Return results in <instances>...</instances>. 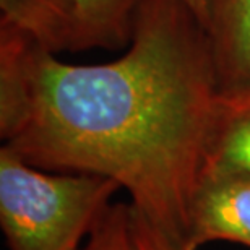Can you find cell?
Segmentation results:
<instances>
[{
  "instance_id": "7",
  "label": "cell",
  "mask_w": 250,
  "mask_h": 250,
  "mask_svg": "<svg viewBox=\"0 0 250 250\" xmlns=\"http://www.w3.org/2000/svg\"><path fill=\"white\" fill-rule=\"evenodd\" d=\"M77 28V51L130 42L142 0H67Z\"/></svg>"
},
{
  "instance_id": "6",
  "label": "cell",
  "mask_w": 250,
  "mask_h": 250,
  "mask_svg": "<svg viewBox=\"0 0 250 250\" xmlns=\"http://www.w3.org/2000/svg\"><path fill=\"white\" fill-rule=\"evenodd\" d=\"M2 24L15 28L52 54L77 51V28L67 0H0Z\"/></svg>"
},
{
  "instance_id": "1",
  "label": "cell",
  "mask_w": 250,
  "mask_h": 250,
  "mask_svg": "<svg viewBox=\"0 0 250 250\" xmlns=\"http://www.w3.org/2000/svg\"><path fill=\"white\" fill-rule=\"evenodd\" d=\"M219 82L184 0H142L127 52L70 65L0 26V135L34 167L117 182L177 247L202 179Z\"/></svg>"
},
{
  "instance_id": "4",
  "label": "cell",
  "mask_w": 250,
  "mask_h": 250,
  "mask_svg": "<svg viewBox=\"0 0 250 250\" xmlns=\"http://www.w3.org/2000/svg\"><path fill=\"white\" fill-rule=\"evenodd\" d=\"M219 91L250 84V0H207Z\"/></svg>"
},
{
  "instance_id": "3",
  "label": "cell",
  "mask_w": 250,
  "mask_h": 250,
  "mask_svg": "<svg viewBox=\"0 0 250 250\" xmlns=\"http://www.w3.org/2000/svg\"><path fill=\"white\" fill-rule=\"evenodd\" d=\"M214 241L236 242L250 249L249 176L207 172L200 179L179 250H198Z\"/></svg>"
},
{
  "instance_id": "8",
  "label": "cell",
  "mask_w": 250,
  "mask_h": 250,
  "mask_svg": "<svg viewBox=\"0 0 250 250\" xmlns=\"http://www.w3.org/2000/svg\"><path fill=\"white\" fill-rule=\"evenodd\" d=\"M80 250H138L132 203L111 205Z\"/></svg>"
},
{
  "instance_id": "2",
  "label": "cell",
  "mask_w": 250,
  "mask_h": 250,
  "mask_svg": "<svg viewBox=\"0 0 250 250\" xmlns=\"http://www.w3.org/2000/svg\"><path fill=\"white\" fill-rule=\"evenodd\" d=\"M119 188L98 174L44 171L0 148V226L10 250H80Z\"/></svg>"
},
{
  "instance_id": "10",
  "label": "cell",
  "mask_w": 250,
  "mask_h": 250,
  "mask_svg": "<svg viewBox=\"0 0 250 250\" xmlns=\"http://www.w3.org/2000/svg\"><path fill=\"white\" fill-rule=\"evenodd\" d=\"M187 7L192 10V13L197 17V20L202 23L203 28H207L208 21V8H207V0H184Z\"/></svg>"
},
{
  "instance_id": "9",
  "label": "cell",
  "mask_w": 250,
  "mask_h": 250,
  "mask_svg": "<svg viewBox=\"0 0 250 250\" xmlns=\"http://www.w3.org/2000/svg\"><path fill=\"white\" fill-rule=\"evenodd\" d=\"M133 207V205H132ZM133 231L138 250H179L166 234L154 226L146 216L133 208Z\"/></svg>"
},
{
  "instance_id": "5",
  "label": "cell",
  "mask_w": 250,
  "mask_h": 250,
  "mask_svg": "<svg viewBox=\"0 0 250 250\" xmlns=\"http://www.w3.org/2000/svg\"><path fill=\"white\" fill-rule=\"evenodd\" d=\"M207 172L250 177V84L219 91L202 176Z\"/></svg>"
}]
</instances>
